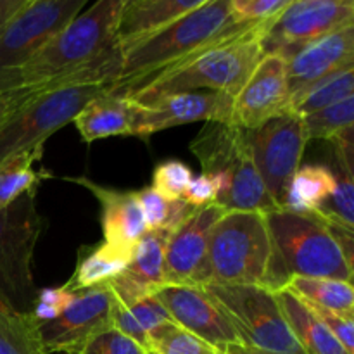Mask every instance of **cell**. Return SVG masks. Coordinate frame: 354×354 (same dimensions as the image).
I'll use <instances>...</instances> for the list:
<instances>
[{"label":"cell","mask_w":354,"mask_h":354,"mask_svg":"<svg viewBox=\"0 0 354 354\" xmlns=\"http://www.w3.org/2000/svg\"><path fill=\"white\" fill-rule=\"evenodd\" d=\"M131 256V249L114 248L104 241L93 245H83L76 256L73 277L64 287L71 292H78L111 282L128 268Z\"/></svg>","instance_id":"cb8c5ba5"},{"label":"cell","mask_w":354,"mask_h":354,"mask_svg":"<svg viewBox=\"0 0 354 354\" xmlns=\"http://www.w3.org/2000/svg\"><path fill=\"white\" fill-rule=\"evenodd\" d=\"M169 235L171 234L162 228L147 232L135 245L128 268L107 282L118 303L124 308L133 306L161 286H166L165 256Z\"/></svg>","instance_id":"ffe728a7"},{"label":"cell","mask_w":354,"mask_h":354,"mask_svg":"<svg viewBox=\"0 0 354 354\" xmlns=\"http://www.w3.org/2000/svg\"><path fill=\"white\" fill-rule=\"evenodd\" d=\"M203 3L204 0H127L118 21V44L127 47L151 37Z\"/></svg>","instance_id":"44dd1931"},{"label":"cell","mask_w":354,"mask_h":354,"mask_svg":"<svg viewBox=\"0 0 354 354\" xmlns=\"http://www.w3.org/2000/svg\"><path fill=\"white\" fill-rule=\"evenodd\" d=\"M86 0H24L0 28V92L16 88L21 69L82 12Z\"/></svg>","instance_id":"30bf717a"},{"label":"cell","mask_w":354,"mask_h":354,"mask_svg":"<svg viewBox=\"0 0 354 354\" xmlns=\"http://www.w3.org/2000/svg\"><path fill=\"white\" fill-rule=\"evenodd\" d=\"M45 220L37 209V194H26L0 211V303L31 315L37 287L33 256Z\"/></svg>","instance_id":"ba28073f"},{"label":"cell","mask_w":354,"mask_h":354,"mask_svg":"<svg viewBox=\"0 0 354 354\" xmlns=\"http://www.w3.org/2000/svg\"><path fill=\"white\" fill-rule=\"evenodd\" d=\"M313 216L325 223L354 230V183L353 175L341 171L335 175V190L332 196L318 207Z\"/></svg>","instance_id":"1f68e13d"},{"label":"cell","mask_w":354,"mask_h":354,"mask_svg":"<svg viewBox=\"0 0 354 354\" xmlns=\"http://www.w3.org/2000/svg\"><path fill=\"white\" fill-rule=\"evenodd\" d=\"M204 173L225 171L230 178L227 194L214 204L227 211L270 213L280 209L270 197L245 142L244 130L235 124L206 123L190 144Z\"/></svg>","instance_id":"8992f818"},{"label":"cell","mask_w":354,"mask_h":354,"mask_svg":"<svg viewBox=\"0 0 354 354\" xmlns=\"http://www.w3.org/2000/svg\"><path fill=\"white\" fill-rule=\"evenodd\" d=\"M166 308L171 320L190 334L220 349L242 346L241 337L227 315L197 286L166 283L151 294Z\"/></svg>","instance_id":"2e32d148"},{"label":"cell","mask_w":354,"mask_h":354,"mask_svg":"<svg viewBox=\"0 0 354 354\" xmlns=\"http://www.w3.org/2000/svg\"><path fill=\"white\" fill-rule=\"evenodd\" d=\"M216 194L218 190L213 176L207 175V173H203V175L192 176L185 194H183V201L190 207H194V209H199V207L214 204Z\"/></svg>","instance_id":"ab89813d"},{"label":"cell","mask_w":354,"mask_h":354,"mask_svg":"<svg viewBox=\"0 0 354 354\" xmlns=\"http://www.w3.org/2000/svg\"><path fill=\"white\" fill-rule=\"evenodd\" d=\"M353 73L354 66L334 73V75L313 83L303 92L290 95V114L306 118L317 111H322L325 107L334 106V104L348 99V97H353Z\"/></svg>","instance_id":"83f0119b"},{"label":"cell","mask_w":354,"mask_h":354,"mask_svg":"<svg viewBox=\"0 0 354 354\" xmlns=\"http://www.w3.org/2000/svg\"><path fill=\"white\" fill-rule=\"evenodd\" d=\"M62 180L85 187L99 201L104 242L133 251L135 245L147 234L137 192L99 185L85 176H66Z\"/></svg>","instance_id":"d6986e66"},{"label":"cell","mask_w":354,"mask_h":354,"mask_svg":"<svg viewBox=\"0 0 354 354\" xmlns=\"http://www.w3.org/2000/svg\"><path fill=\"white\" fill-rule=\"evenodd\" d=\"M124 2L127 0H99L88 10L73 17L21 69L17 86L10 92L37 88L80 71L106 54L118 41V21Z\"/></svg>","instance_id":"277c9868"},{"label":"cell","mask_w":354,"mask_h":354,"mask_svg":"<svg viewBox=\"0 0 354 354\" xmlns=\"http://www.w3.org/2000/svg\"><path fill=\"white\" fill-rule=\"evenodd\" d=\"M225 353L227 354H268V353L256 351V349L244 348V346H230V348L225 349Z\"/></svg>","instance_id":"7bdbcfd3"},{"label":"cell","mask_w":354,"mask_h":354,"mask_svg":"<svg viewBox=\"0 0 354 354\" xmlns=\"http://www.w3.org/2000/svg\"><path fill=\"white\" fill-rule=\"evenodd\" d=\"M31 315H21L0 303V354H45Z\"/></svg>","instance_id":"f1b7e54d"},{"label":"cell","mask_w":354,"mask_h":354,"mask_svg":"<svg viewBox=\"0 0 354 354\" xmlns=\"http://www.w3.org/2000/svg\"><path fill=\"white\" fill-rule=\"evenodd\" d=\"M263 30L265 26H259L241 37L211 45L185 61L162 69L124 95L145 104L171 93L209 90L235 99L265 55L261 45Z\"/></svg>","instance_id":"7a4b0ae2"},{"label":"cell","mask_w":354,"mask_h":354,"mask_svg":"<svg viewBox=\"0 0 354 354\" xmlns=\"http://www.w3.org/2000/svg\"><path fill=\"white\" fill-rule=\"evenodd\" d=\"M10 111V99L7 93H2L0 92V121L3 120V118L9 114Z\"/></svg>","instance_id":"b9f144b4"},{"label":"cell","mask_w":354,"mask_h":354,"mask_svg":"<svg viewBox=\"0 0 354 354\" xmlns=\"http://www.w3.org/2000/svg\"><path fill=\"white\" fill-rule=\"evenodd\" d=\"M44 156V147L16 156L0 165V211L26 194H37V187L48 173L35 169Z\"/></svg>","instance_id":"4316f807"},{"label":"cell","mask_w":354,"mask_h":354,"mask_svg":"<svg viewBox=\"0 0 354 354\" xmlns=\"http://www.w3.org/2000/svg\"><path fill=\"white\" fill-rule=\"evenodd\" d=\"M227 209L218 204L199 207L169 235L165 256V280L175 286H190L207 251L209 234Z\"/></svg>","instance_id":"ac0fdd59"},{"label":"cell","mask_w":354,"mask_h":354,"mask_svg":"<svg viewBox=\"0 0 354 354\" xmlns=\"http://www.w3.org/2000/svg\"><path fill=\"white\" fill-rule=\"evenodd\" d=\"M194 173L189 166L178 159H168L156 166L152 173V189L168 201L183 199L187 187Z\"/></svg>","instance_id":"d6a6232c"},{"label":"cell","mask_w":354,"mask_h":354,"mask_svg":"<svg viewBox=\"0 0 354 354\" xmlns=\"http://www.w3.org/2000/svg\"><path fill=\"white\" fill-rule=\"evenodd\" d=\"M272 241L266 289H283L294 277L332 279L353 283V266L344 258L334 232L317 216L283 209L265 214Z\"/></svg>","instance_id":"3957f363"},{"label":"cell","mask_w":354,"mask_h":354,"mask_svg":"<svg viewBox=\"0 0 354 354\" xmlns=\"http://www.w3.org/2000/svg\"><path fill=\"white\" fill-rule=\"evenodd\" d=\"M354 26L353 0H289L265 24L261 45L265 54L287 55L328 33Z\"/></svg>","instance_id":"7c38bea8"},{"label":"cell","mask_w":354,"mask_h":354,"mask_svg":"<svg viewBox=\"0 0 354 354\" xmlns=\"http://www.w3.org/2000/svg\"><path fill=\"white\" fill-rule=\"evenodd\" d=\"M24 0H0V28L7 19L23 6Z\"/></svg>","instance_id":"60d3db41"},{"label":"cell","mask_w":354,"mask_h":354,"mask_svg":"<svg viewBox=\"0 0 354 354\" xmlns=\"http://www.w3.org/2000/svg\"><path fill=\"white\" fill-rule=\"evenodd\" d=\"M145 349L149 354H227L225 349L211 346L209 342L178 327L175 322L151 332Z\"/></svg>","instance_id":"f546056e"},{"label":"cell","mask_w":354,"mask_h":354,"mask_svg":"<svg viewBox=\"0 0 354 354\" xmlns=\"http://www.w3.org/2000/svg\"><path fill=\"white\" fill-rule=\"evenodd\" d=\"M335 190V175L322 165L299 166L283 192L280 209L313 216Z\"/></svg>","instance_id":"d4e9b609"},{"label":"cell","mask_w":354,"mask_h":354,"mask_svg":"<svg viewBox=\"0 0 354 354\" xmlns=\"http://www.w3.org/2000/svg\"><path fill=\"white\" fill-rule=\"evenodd\" d=\"M82 354H149L144 346L127 337L121 332L109 328L85 346Z\"/></svg>","instance_id":"d590c367"},{"label":"cell","mask_w":354,"mask_h":354,"mask_svg":"<svg viewBox=\"0 0 354 354\" xmlns=\"http://www.w3.org/2000/svg\"><path fill=\"white\" fill-rule=\"evenodd\" d=\"M73 297H75V292L68 290L64 286L45 287V289L37 292L33 310H31V317L38 324H47V322L55 320L69 306Z\"/></svg>","instance_id":"e575fe53"},{"label":"cell","mask_w":354,"mask_h":354,"mask_svg":"<svg viewBox=\"0 0 354 354\" xmlns=\"http://www.w3.org/2000/svg\"><path fill=\"white\" fill-rule=\"evenodd\" d=\"M244 135L256 169L270 197L280 207L283 192L294 173L299 169L310 142L303 118L283 114L254 130H244Z\"/></svg>","instance_id":"8fae6325"},{"label":"cell","mask_w":354,"mask_h":354,"mask_svg":"<svg viewBox=\"0 0 354 354\" xmlns=\"http://www.w3.org/2000/svg\"><path fill=\"white\" fill-rule=\"evenodd\" d=\"M109 90V83H88L47 90L10 106L0 121V165L44 147L45 140L75 120L86 102Z\"/></svg>","instance_id":"52a82bcc"},{"label":"cell","mask_w":354,"mask_h":354,"mask_svg":"<svg viewBox=\"0 0 354 354\" xmlns=\"http://www.w3.org/2000/svg\"><path fill=\"white\" fill-rule=\"evenodd\" d=\"M289 0H230L232 14L239 24H266Z\"/></svg>","instance_id":"836d02e7"},{"label":"cell","mask_w":354,"mask_h":354,"mask_svg":"<svg viewBox=\"0 0 354 354\" xmlns=\"http://www.w3.org/2000/svg\"><path fill=\"white\" fill-rule=\"evenodd\" d=\"M203 289L227 315L244 348L268 354H306L273 290L263 286H204Z\"/></svg>","instance_id":"9c48e42d"},{"label":"cell","mask_w":354,"mask_h":354,"mask_svg":"<svg viewBox=\"0 0 354 354\" xmlns=\"http://www.w3.org/2000/svg\"><path fill=\"white\" fill-rule=\"evenodd\" d=\"M259 26L265 24H239L232 14L230 0H204L203 6L158 33L120 47V71L111 83L109 92L124 95L162 69Z\"/></svg>","instance_id":"6da1fadb"},{"label":"cell","mask_w":354,"mask_h":354,"mask_svg":"<svg viewBox=\"0 0 354 354\" xmlns=\"http://www.w3.org/2000/svg\"><path fill=\"white\" fill-rule=\"evenodd\" d=\"M283 114H290L286 57L279 52H268L234 99L232 124L242 130H254Z\"/></svg>","instance_id":"9a60e30c"},{"label":"cell","mask_w":354,"mask_h":354,"mask_svg":"<svg viewBox=\"0 0 354 354\" xmlns=\"http://www.w3.org/2000/svg\"><path fill=\"white\" fill-rule=\"evenodd\" d=\"M128 311H130V315L133 317V320L137 322L140 330L147 335V339H149V334L154 332L156 328L162 327V325L166 324H171L173 322L171 317H169V313L166 311V308L162 306L159 301H156L152 296L138 301L137 304L128 308Z\"/></svg>","instance_id":"74e56055"},{"label":"cell","mask_w":354,"mask_h":354,"mask_svg":"<svg viewBox=\"0 0 354 354\" xmlns=\"http://www.w3.org/2000/svg\"><path fill=\"white\" fill-rule=\"evenodd\" d=\"M137 199L138 204H140L142 214H144L147 232L165 228L166 223H168L169 203L171 201L165 199L152 187H144L142 190H137Z\"/></svg>","instance_id":"8d00e7d4"},{"label":"cell","mask_w":354,"mask_h":354,"mask_svg":"<svg viewBox=\"0 0 354 354\" xmlns=\"http://www.w3.org/2000/svg\"><path fill=\"white\" fill-rule=\"evenodd\" d=\"M272 263L265 214L227 211L209 234L207 251L190 286H263Z\"/></svg>","instance_id":"5b68a950"},{"label":"cell","mask_w":354,"mask_h":354,"mask_svg":"<svg viewBox=\"0 0 354 354\" xmlns=\"http://www.w3.org/2000/svg\"><path fill=\"white\" fill-rule=\"evenodd\" d=\"M114 303L109 283L75 292L69 306L55 320L37 325L45 354H82L93 337L113 328Z\"/></svg>","instance_id":"4fadbf2b"},{"label":"cell","mask_w":354,"mask_h":354,"mask_svg":"<svg viewBox=\"0 0 354 354\" xmlns=\"http://www.w3.org/2000/svg\"><path fill=\"white\" fill-rule=\"evenodd\" d=\"M290 95L313 83L354 66V26L317 38L290 54L283 55Z\"/></svg>","instance_id":"e0dca14e"},{"label":"cell","mask_w":354,"mask_h":354,"mask_svg":"<svg viewBox=\"0 0 354 354\" xmlns=\"http://www.w3.org/2000/svg\"><path fill=\"white\" fill-rule=\"evenodd\" d=\"M232 111L234 97L209 90L171 93L145 104L135 102V137L149 138L158 131L196 121L232 124Z\"/></svg>","instance_id":"5bb4252c"},{"label":"cell","mask_w":354,"mask_h":354,"mask_svg":"<svg viewBox=\"0 0 354 354\" xmlns=\"http://www.w3.org/2000/svg\"><path fill=\"white\" fill-rule=\"evenodd\" d=\"M354 118V95L341 102L328 106L325 109L317 111L310 116L303 118L304 127H306L308 140H327L337 137L348 128H353Z\"/></svg>","instance_id":"4dcf8cb0"},{"label":"cell","mask_w":354,"mask_h":354,"mask_svg":"<svg viewBox=\"0 0 354 354\" xmlns=\"http://www.w3.org/2000/svg\"><path fill=\"white\" fill-rule=\"evenodd\" d=\"M283 289L296 294L301 301L310 306L322 308L332 313L354 315V289L351 282L332 279H303L294 277Z\"/></svg>","instance_id":"484cf974"},{"label":"cell","mask_w":354,"mask_h":354,"mask_svg":"<svg viewBox=\"0 0 354 354\" xmlns=\"http://www.w3.org/2000/svg\"><path fill=\"white\" fill-rule=\"evenodd\" d=\"M71 123L86 144L120 135L135 137V102L107 90L86 102Z\"/></svg>","instance_id":"7402d4cb"},{"label":"cell","mask_w":354,"mask_h":354,"mask_svg":"<svg viewBox=\"0 0 354 354\" xmlns=\"http://www.w3.org/2000/svg\"><path fill=\"white\" fill-rule=\"evenodd\" d=\"M310 306V304H308ZM315 311L318 318L327 325L328 330L335 335L339 342L342 344V348L346 349L349 354H354V324L353 317H346V315L332 313V311L322 310V308L310 306Z\"/></svg>","instance_id":"f35d334b"},{"label":"cell","mask_w":354,"mask_h":354,"mask_svg":"<svg viewBox=\"0 0 354 354\" xmlns=\"http://www.w3.org/2000/svg\"><path fill=\"white\" fill-rule=\"evenodd\" d=\"M283 317L292 330L294 337L301 344L306 354H349L342 348L341 342L335 339L327 328V325L315 315V311L301 301L296 294L287 289L275 292Z\"/></svg>","instance_id":"603a6c76"}]
</instances>
